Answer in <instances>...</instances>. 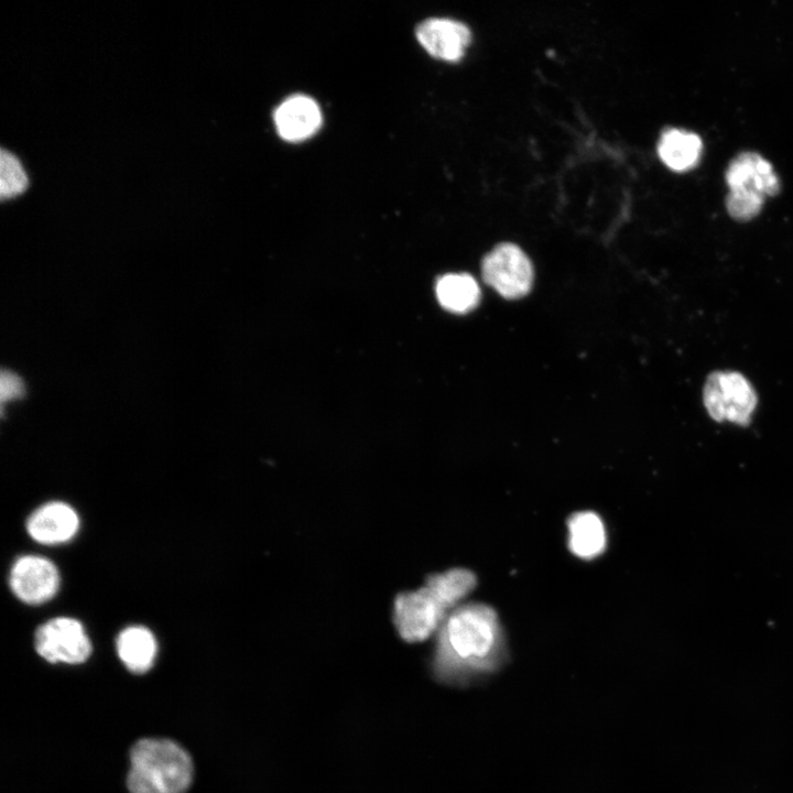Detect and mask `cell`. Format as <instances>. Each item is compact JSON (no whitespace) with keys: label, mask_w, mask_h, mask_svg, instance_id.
<instances>
[{"label":"cell","mask_w":793,"mask_h":793,"mask_svg":"<svg viewBox=\"0 0 793 793\" xmlns=\"http://www.w3.org/2000/svg\"><path fill=\"white\" fill-rule=\"evenodd\" d=\"M507 643L493 608L481 602L456 607L438 629L433 672L442 682L466 684L499 670Z\"/></svg>","instance_id":"obj_1"},{"label":"cell","mask_w":793,"mask_h":793,"mask_svg":"<svg viewBox=\"0 0 793 793\" xmlns=\"http://www.w3.org/2000/svg\"><path fill=\"white\" fill-rule=\"evenodd\" d=\"M476 583L472 572L452 568L431 575L425 586L416 590L399 594L394 600L393 620L400 637L409 643L426 640L461 605Z\"/></svg>","instance_id":"obj_2"},{"label":"cell","mask_w":793,"mask_h":793,"mask_svg":"<svg viewBox=\"0 0 793 793\" xmlns=\"http://www.w3.org/2000/svg\"><path fill=\"white\" fill-rule=\"evenodd\" d=\"M194 765L189 753L165 738H142L130 750L127 787L130 793H185Z\"/></svg>","instance_id":"obj_3"},{"label":"cell","mask_w":793,"mask_h":793,"mask_svg":"<svg viewBox=\"0 0 793 793\" xmlns=\"http://www.w3.org/2000/svg\"><path fill=\"white\" fill-rule=\"evenodd\" d=\"M703 400L711 419L741 426L750 423L758 403L753 387L737 371L711 372L704 385Z\"/></svg>","instance_id":"obj_4"},{"label":"cell","mask_w":793,"mask_h":793,"mask_svg":"<svg viewBox=\"0 0 793 793\" xmlns=\"http://www.w3.org/2000/svg\"><path fill=\"white\" fill-rule=\"evenodd\" d=\"M35 650L50 663L80 664L91 654L93 647L84 626L74 618L57 617L35 631Z\"/></svg>","instance_id":"obj_5"},{"label":"cell","mask_w":793,"mask_h":793,"mask_svg":"<svg viewBox=\"0 0 793 793\" xmlns=\"http://www.w3.org/2000/svg\"><path fill=\"white\" fill-rule=\"evenodd\" d=\"M482 278L506 298L528 294L533 282V268L526 254L513 243H500L482 261Z\"/></svg>","instance_id":"obj_6"},{"label":"cell","mask_w":793,"mask_h":793,"mask_svg":"<svg viewBox=\"0 0 793 793\" xmlns=\"http://www.w3.org/2000/svg\"><path fill=\"white\" fill-rule=\"evenodd\" d=\"M61 577L50 560L37 555H23L12 565L9 585L18 599L28 605H41L58 591Z\"/></svg>","instance_id":"obj_7"},{"label":"cell","mask_w":793,"mask_h":793,"mask_svg":"<svg viewBox=\"0 0 793 793\" xmlns=\"http://www.w3.org/2000/svg\"><path fill=\"white\" fill-rule=\"evenodd\" d=\"M726 182L732 193L762 198L775 195L780 187L772 165L756 152H742L734 157L726 171Z\"/></svg>","instance_id":"obj_8"},{"label":"cell","mask_w":793,"mask_h":793,"mask_svg":"<svg viewBox=\"0 0 793 793\" xmlns=\"http://www.w3.org/2000/svg\"><path fill=\"white\" fill-rule=\"evenodd\" d=\"M416 39L432 56L456 62L461 58L470 42V31L464 23L445 18H431L420 23Z\"/></svg>","instance_id":"obj_9"},{"label":"cell","mask_w":793,"mask_h":793,"mask_svg":"<svg viewBox=\"0 0 793 793\" xmlns=\"http://www.w3.org/2000/svg\"><path fill=\"white\" fill-rule=\"evenodd\" d=\"M78 529L77 512L62 501H51L39 507L26 521L29 535L44 545L66 543L76 535Z\"/></svg>","instance_id":"obj_10"},{"label":"cell","mask_w":793,"mask_h":793,"mask_svg":"<svg viewBox=\"0 0 793 793\" xmlns=\"http://www.w3.org/2000/svg\"><path fill=\"white\" fill-rule=\"evenodd\" d=\"M274 123L278 133L284 140L303 141L318 130L322 113L314 99L304 95H294L275 109Z\"/></svg>","instance_id":"obj_11"},{"label":"cell","mask_w":793,"mask_h":793,"mask_svg":"<svg viewBox=\"0 0 793 793\" xmlns=\"http://www.w3.org/2000/svg\"><path fill=\"white\" fill-rule=\"evenodd\" d=\"M116 648L121 662L134 674L148 672L157 653L154 634L143 626L124 628L117 637Z\"/></svg>","instance_id":"obj_12"},{"label":"cell","mask_w":793,"mask_h":793,"mask_svg":"<svg viewBox=\"0 0 793 793\" xmlns=\"http://www.w3.org/2000/svg\"><path fill=\"white\" fill-rule=\"evenodd\" d=\"M568 547L572 553L583 560H593L600 555L607 546L605 525L593 511L574 513L567 521Z\"/></svg>","instance_id":"obj_13"},{"label":"cell","mask_w":793,"mask_h":793,"mask_svg":"<svg viewBox=\"0 0 793 793\" xmlns=\"http://www.w3.org/2000/svg\"><path fill=\"white\" fill-rule=\"evenodd\" d=\"M702 152V139L696 133L682 129L664 131L658 144V153L662 162L676 172H685L694 167Z\"/></svg>","instance_id":"obj_14"},{"label":"cell","mask_w":793,"mask_h":793,"mask_svg":"<svg viewBox=\"0 0 793 793\" xmlns=\"http://www.w3.org/2000/svg\"><path fill=\"white\" fill-rule=\"evenodd\" d=\"M436 295L444 308L463 314L477 306L480 300V289L471 275L453 273L446 274L437 281Z\"/></svg>","instance_id":"obj_15"},{"label":"cell","mask_w":793,"mask_h":793,"mask_svg":"<svg viewBox=\"0 0 793 793\" xmlns=\"http://www.w3.org/2000/svg\"><path fill=\"white\" fill-rule=\"evenodd\" d=\"M26 173L19 159L12 153L1 150L0 154V195L2 199L12 198L28 187Z\"/></svg>","instance_id":"obj_16"},{"label":"cell","mask_w":793,"mask_h":793,"mask_svg":"<svg viewBox=\"0 0 793 793\" xmlns=\"http://www.w3.org/2000/svg\"><path fill=\"white\" fill-rule=\"evenodd\" d=\"M763 202L764 198L757 195L729 192L726 207L734 219L745 221L758 215Z\"/></svg>","instance_id":"obj_17"},{"label":"cell","mask_w":793,"mask_h":793,"mask_svg":"<svg viewBox=\"0 0 793 793\" xmlns=\"http://www.w3.org/2000/svg\"><path fill=\"white\" fill-rule=\"evenodd\" d=\"M25 395L23 379L11 370H2L0 376V397L2 405L6 402L19 400Z\"/></svg>","instance_id":"obj_18"}]
</instances>
